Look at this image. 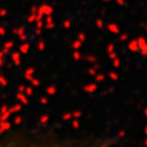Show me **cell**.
Instances as JSON below:
<instances>
[{
  "label": "cell",
  "instance_id": "cell-1",
  "mask_svg": "<svg viewBox=\"0 0 147 147\" xmlns=\"http://www.w3.org/2000/svg\"><path fill=\"white\" fill-rule=\"evenodd\" d=\"M0 147H98L88 141L52 140L34 138H9L0 142Z\"/></svg>",
  "mask_w": 147,
  "mask_h": 147
}]
</instances>
